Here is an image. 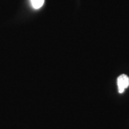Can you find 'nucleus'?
Instances as JSON below:
<instances>
[{"mask_svg":"<svg viewBox=\"0 0 129 129\" xmlns=\"http://www.w3.org/2000/svg\"><path fill=\"white\" fill-rule=\"evenodd\" d=\"M117 84L118 87V92L123 93L125 91V89L129 86V78L126 75H121L118 78Z\"/></svg>","mask_w":129,"mask_h":129,"instance_id":"1","label":"nucleus"},{"mask_svg":"<svg viewBox=\"0 0 129 129\" xmlns=\"http://www.w3.org/2000/svg\"><path fill=\"white\" fill-rule=\"evenodd\" d=\"M30 1H31V4L33 8L35 9L41 8L45 2V0H30Z\"/></svg>","mask_w":129,"mask_h":129,"instance_id":"2","label":"nucleus"}]
</instances>
